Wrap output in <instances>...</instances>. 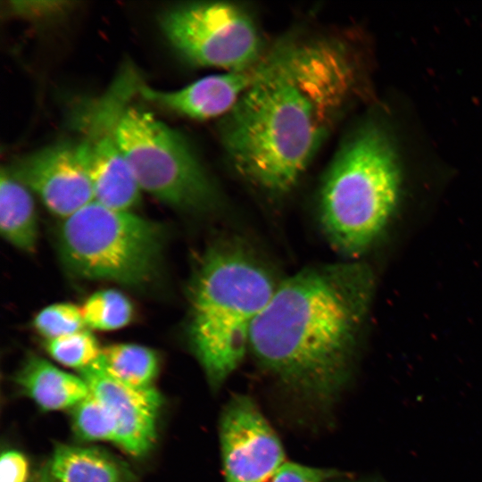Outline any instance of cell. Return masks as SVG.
I'll list each match as a JSON object with an SVG mask.
<instances>
[{
    "mask_svg": "<svg viewBox=\"0 0 482 482\" xmlns=\"http://www.w3.org/2000/svg\"><path fill=\"white\" fill-rule=\"evenodd\" d=\"M36 331L46 340L85 329L81 308L71 303H57L39 311L33 320Z\"/></svg>",
    "mask_w": 482,
    "mask_h": 482,
    "instance_id": "ffe728a7",
    "label": "cell"
},
{
    "mask_svg": "<svg viewBox=\"0 0 482 482\" xmlns=\"http://www.w3.org/2000/svg\"><path fill=\"white\" fill-rule=\"evenodd\" d=\"M161 27L173 48L195 65L239 71L256 64L265 54L254 21L231 3L173 7L162 14Z\"/></svg>",
    "mask_w": 482,
    "mask_h": 482,
    "instance_id": "52a82bcc",
    "label": "cell"
},
{
    "mask_svg": "<svg viewBox=\"0 0 482 482\" xmlns=\"http://www.w3.org/2000/svg\"><path fill=\"white\" fill-rule=\"evenodd\" d=\"M8 169L61 218L66 219L95 201L79 140L47 145L20 158Z\"/></svg>",
    "mask_w": 482,
    "mask_h": 482,
    "instance_id": "30bf717a",
    "label": "cell"
},
{
    "mask_svg": "<svg viewBox=\"0 0 482 482\" xmlns=\"http://www.w3.org/2000/svg\"><path fill=\"white\" fill-rule=\"evenodd\" d=\"M127 65L98 98L78 110L75 121L93 185L95 201L112 209L130 211L140 199L138 187L120 148L117 126L120 117L141 81Z\"/></svg>",
    "mask_w": 482,
    "mask_h": 482,
    "instance_id": "ba28073f",
    "label": "cell"
},
{
    "mask_svg": "<svg viewBox=\"0 0 482 482\" xmlns=\"http://www.w3.org/2000/svg\"><path fill=\"white\" fill-rule=\"evenodd\" d=\"M96 363L116 380L135 388L154 387L160 366L155 351L130 343L104 347Z\"/></svg>",
    "mask_w": 482,
    "mask_h": 482,
    "instance_id": "2e32d148",
    "label": "cell"
},
{
    "mask_svg": "<svg viewBox=\"0 0 482 482\" xmlns=\"http://www.w3.org/2000/svg\"><path fill=\"white\" fill-rule=\"evenodd\" d=\"M164 241L160 223L93 201L64 219L58 249L75 277L138 287L156 278Z\"/></svg>",
    "mask_w": 482,
    "mask_h": 482,
    "instance_id": "5b68a950",
    "label": "cell"
},
{
    "mask_svg": "<svg viewBox=\"0 0 482 482\" xmlns=\"http://www.w3.org/2000/svg\"><path fill=\"white\" fill-rule=\"evenodd\" d=\"M0 230L2 237L21 251L36 249L38 226L30 189L7 168L0 176Z\"/></svg>",
    "mask_w": 482,
    "mask_h": 482,
    "instance_id": "9a60e30c",
    "label": "cell"
},
{
    "mask_svg": "<svg viewBox=\"0 0 482 482\" xmlns=\"http://www.w3.org/2000/svg\"><path fill=\"white\" fill-rule=\"evenodd\" d=\"M55 482H133L120 459L96 447L57 444L46 467Z\"/></svg>",
    "mask_w": 482,
    "mask_h": 482,
    "instance_id": "5bb4252c",
    "label": "cell"
},
{
    "mask_svg": "<svg viewBox=\"0 0 482 482\" xmlns=\"http://www.w3.org/2000/svg\"><path fill=\"white\" fill-rule=\"evenodd\" d=\"M65 2H12L11 9L13 13L21 16H51L56 14L65 7Z\"/></svg>",
    "mask_w": 482,
    "mask_h": 482,
    "instance_id": "603a6c76",
    "label": "cell"
},
{
    "mask_svg": "<svg viewBox=\"0 0 482 482\" xmlns=\"http://www.w3.org/2000/svg\"><path fill=\"white\" fill-rule=\"evenodd\" d=\"M76 436L83 441L117 442V424L106 404L91 391L71 409Z\"/></svg>",
    "mask_w": 482,
    "mask_h": 482,
    "instance_id": "ac0fdd59",
    "label": "cell"
},
{
    "mask_svg": "<svg viewBox=\"0 0 482 482\" xmlns=\"http://www.w3.org/2000/svg\"><path fill=\"white\" fill-rule=\"evenodd\" d=\"M14 378L21 392L47 411L71 410L90 393L80 376L35 355L25 361Z\"/></svg>",
    "mask_w": 482,
    "mask_h": 482,
    "instance_id": "4fadbf2b",
    "label": "cell"
},
{
    "mask_svg": "<svg viewBox=\"0 0 482 482\" xmlns=\"http://www.w3.org/2000/svg\"><path fill=\"white\" fill-rule=\"evenodd\" d=\"M279 282L241 243H215L202 256L190 285L187 339L213 388L242 362L253 325Z\"/></svg>",
    "mask_w": 482,
    "mask_h": 482,
    "instance_id": "3957f363",
    "label": "cell"
},
{
    "mask_svg": "<svg viewBox=\"0 0 482 482\" xmlns=\"http://www.w3.org/2000/svg\"><path fill=\"white\" fill-rule=\"evenodd\" d=\"M374 289L363 262L304 268L280 280L253 325L249 350L293 393L328 404L348 379Z\"/></svg>",
    "mask_w": 482,
    "mask_h": 482,
    "instance_id": "7a4b0ae2",
    "label": "cell"
},
{
    "mask_svg": "<svg viewBox=\"0 0 482 482\" xmlns=\"http://www.w3.org/2000/svg\"><path fill=\"white\" fill-rule=\"evenodd\" d=\"M401 186L385 132L373 124L358 129L337 152L320 192V221L330 245L353 260L370 250L393 220Z\"/></svg>",
    "mask_w": 482,
    "mask_h": 482,
    "instance_id": "277c9868",
    "label": "cell"
},
{
    "mask_svg": "<svg viewBox=\"0 0 482 482\" xmlns=\"http://www.w3.org/2000/svg\"><path fill=\"white\" fill-rule=\"evenodd\" d=\"M29 482H38V480H37V478H36V479H34V480H30V481H29Z\"/></svg>",
    "mask_w": 482,
    "mask_h": 482,
    "instance_id": "d4e9b609",
    "label": "cell"
},
{
    "mask_svg": "<svg viewBox=\"0 0 482 482\" xmlns=\"http://www.w3.org/2000/svg\"><path fill=\"white\" fill-rule=\"evenodd\" d=\"M117 136L141 190L186 212L215 208L217 189L177 130L152 112L129 104L120 117Z\"/></svg>",
    "mask_w": 482,
    "mask_h": 482,
    "instance_id": "8992f818",
    "label": "cell"
},
{
    "mask_svg": "<svg viewBox=\"0 0 482 482\" xmlns=\"http://www.w3.org/2000/svg\"><path fill=\"white\" fill-rule=\"evenodd\" d=\"M337 475L335 470L286 461L261 482H326Z\"/></svg>",
    "mask_w": 482,
    "mask_h": 482,
    "instance_id": "44dd1931",
    "label": "cell"
},
{
    "mask_svg": "<svg viewBox=\"0 0 482 482\" xmlns=\"http://www.w3.org/2000/svg\"><path fill=\"white\" fill-rule=\"evenodd\" d=\"M87 328L109 331L129 324L134 315L130 300L116 289H104L92 294L81 307Z\"/></svg>",
    "mask_w": 482,
    "mask_h": 482,
    "instance_id": "e0dca14e",
    "label": "cell"
},
{
    "mask_svg": "<svg viewBox=\"0 0 482 482\" xmlns=\"http://www.w3.org/2000/svg\"><path fill=\"white\" fill-rule=\"evenodd\" d=\"M45 347L56 362L79 371L96 362L103 349L87 328L46 340Z\"/></svg>",
    "mask_w": 482,
    "mask_h": 482,
    "instance_id": "d6986e66",
    "label": "cell"
},
{
    "mask_svg": "<svg viewBox=\"0 0 482 482\" xmlns=\"http://www.w3.org/2000/svg\"><path fill=\"white\" fill-rule=\"evenodd\" d=\"M361 482H364V481H361Z\"/></svg>",
    "mask_w": 482,
    "mask_h": 482,
    "instance_id": "484cf974",
    "label": "cell"
},
{
    "mask_svg": "<svg viewBox=\"0 0 482 482\" xmlns=\"http://www.w3.org/2000/svg\"><path fill=\"white\" fill-rule=\"evenodd\" d=\"M220 439L226 482H261L286 462L280 440L249 396L237 395L225 406Z\"/></svg>",
    "mask_w": 482,
    "mask_h": 482,
    "instance_id": "9c48e42d",
    "label": "cell"
},
{
    "mask_svg": "<svg viewBox=\"0 0 482 482\" xmlns=\"http://www.w3.org/2000/svg\"><path fill=\"white\" fill-rule=\"evenodd\" d=\"M38 482H55L49 475L46 467L37 476Z\"/></svg>",
    "mask_w": 482,
    "mask_h": 482,
    "instance_id": "cb8c5ba5",
    "label": "cell"
},
{
    "mask_svg": "<svg viewBox=\"0 0 482 482\" xmlns=\"http://www.w3.org/2000/svg\"><path fill=\"white\" fill-rule=\"evenodd\" d=\"M0 482H29V462L21 452H3L0 459Z\"/></svg>",
    "mask_w": 482,
    "mask_h": 482,
    "instance_id": "7402d4cb",
    "label": "cell"
},
{
    "mask_svg": "<svg viewBox=\"0 0 482 482\" xmlns=\"http://www.w3.org/2000/svg\"><path fill=\"white\" fill-rule=\"evenodd\" d=\"M357 68L333 39L279 43L222 119L223 148L236 171L271 195L299 181L350 100Z\"/></svg>",
    "mask_w": 482,
    "mask_h": 482,
    "instance_id": "6da1fadb",
    "label": "cell"
},
{
    "mask_svg": "<svg viewBox=\"0 0 482 482\" xmlns=\"http://www.w3.org/2000/svg\"><path fill=\"white\" fill-rule=\"evenodd\" d=\"M262 62L263 57L247 69L206 76L177 90L163 91L141 83L137 94L148 102L191 119L224 117L257 78Z\"/></svg>",
    "mask_w": 482,
    "mask_h": 482,
    "instance_id": "7c38bea8",
    "label": "cell"
},
{
    "mask_svg": "<svg viewBox=\"0 0 482 482\" xmlns=\"http://www.w3.org/2000/svg\"><path fill=\"white\" fill-rule=\"evenodd\" d=\"M90 391L109 408L117 424L116 445L140 457L154 446L162 398L154 388H135L108 375L96 362L79 371Z\"/></svg>",
    "mask_w": 482,
    "mask_h": 482,
    "instance_id": "8fae6325",
    "label": "cell"
}]
</instances>
